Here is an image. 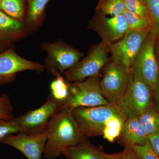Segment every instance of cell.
<instances>
[{
	"instance_id": "obj_33",
	"label": "cell",
	"mask_w": 159,
	"mask_h": 159,
	"mask_svg": "<svg viewBox=\"0 0 159 159\" xmlns=\"http://www.w3.org/2000/svg\"><path fill=\"white\" fill-rule=\"evenodd\" d=\"M126 145V148L125 149V155H126L125 159H130V147L128 145Z\"/></svg>"
},
{
	"instance_id": "obj_21",
	"label": "cell",
	"mask_w": 159,
	"mask_h": 159,
	"mask_svg": "<svg viewBox=\"0 0 159 159\" xmlns=\"http://www.w3.org/2000/svg\"><path fill=\"white\" fill-rule=\"evenodd\" d=\"M96 10L105 16H115L122 14L125 11L124 0H100Z\"/></svg>"
},
{
	"instance_id": "obj_23",
	"label": "cell",
	"mask_w": 159,
	"mask_h": 159,
	"mask_svg": "<svg viewBox=\"0 0 159 159\" xmlns=\"http://www.w3.org/2000/svg\"><path fill=\"white\" fill-rule=\"evenodd\" d=\"M145 4L148 14L152 30L159 36V0H142Z\"/></svg>"
},
{
	"instance_id": "obj_16",
	"label": "cell",
	"mask_w": 159,
	"mask_h": 159,
	"mask_svg": "<svg viewBox=\"0 0 159 159\" xmlns=\"http://www.w3.org/2000/svg\"><path fill=\"white\" fill-rule=\"evenodd\" d=\"M87 138L67 148L63 155L67 159H106L107 154L92 145Z\"/></svg>"
},
{
	"instance_id": "obj_24",
	"label": "cell",
	"mask_w": 159,
	"mask_h": 159,
	"mask_svg": "<svg viewBox=\"0 0 159 159\" xmlns=\"http://www.w3.org/2000/svg\"><path fill=\"white\" fill-rule=\"evenodd\" d=\"M124 3L125 11L148 17L147 7L142 0H124Z\"/></svg>"
},
{
	"instance_id": "obj_1",
	"label": "cell",
	"mask_w": 159,
	"mask_h": 159,
	"mask_svg": "<svg viewBox=\"0 0 159 159\" xmlns=\"http://www.w3.org/2000/svg\"><path fill=\"white\" fill-rule=\"evenodd\" d=\"M44 157L55 159L67 148L76 145L85 137L74 118L72 111L62 107L51 118L48 129Z\"/></svg>"
},
{
	"instance_id": "obj_29",
	"label": "cell",
	"mask_w": 159,
	"mask_h": 159,
	"mask_svg": "<svg viewBox=\"0 0 159 159\" xmlns=\"http://www.w3.org/2000/svg\"><path fill=\"white\" fill-rule=\"evenodd\" d=\"M148 141L152 148L159 156V133L148 136Z\"/></svg>"
},
{
	"instance_id": "obj_26",
	"label": "cell",
	"mask_w": 159,
	"mask_h": 159,
	"mask_svg": "<svg viewBox=\"0 0 159 159\" xmlns=\"http://www.w3.org/2000/svg\"><path fill=\"white\" fill-rule=\"evenodd\" d=\"M14 108L7 94L0 96V119L11 120L14 119Z\"/></svg>"
},
{
	"instance_id": "obj_31",
	"label": "cell",
	"mask_w": 159,
	"mask_h": 159,
	"mask_svg": "<svg viewBox=\"0 0 159 159\" xmlns=\"http://www.w3.org/2000/svg\"><path fill=\"white\" fill-rule=\"evenodd\" d=\"M125 150L120 153L113 154H107L106 159H125Z\"/></svg>"
},
{
	"instance_id": "obj_12",
	"label": "cell",
	"mask_w": 159,
	"mask_h": 159,
	"mask_svg": "<svg viewBox=\"0 0 159 159\" xmlns=\"http://www.w3.org/2000/svg\"><path fill=\"white\" fill-rule=\"evenodd\" d=\"M48 130L38 133H18L10 135L0 142L11 146L24 155L28 159H41L48 139Z\"/></svg>"
},
{
	"instance_id": "obj_32",
	"label": "cell",
	"mask_w": 159,
	"mask_h": 159,
	"mask_svg": "<svg viewBox=\"0 0 159 159\" xmlns=\"http://www.w3.org/2000/svg\"><path fill=\"white\" fill-rule=\"evenodd\" d=\"M130 159H141L135 152L133 148L130 147Z\"/></svg>"
},
{
	"instance_id": "obj_30",
	"label": "cell",
	"mask_w": 159,
	"mask_h": 159,
	"mask_svg": "<svg viewBox=\"0 0 159 159\" xmlns=\"http://www.w3.org/2000/svg\"><path fill=\"white\" fill-rule=\"evenodd\" d=\"M153 104L159 113V75L156 84L153 89Z\"/></svg>"
},
{
	"instance_id": "obj_20",
	"label": "cell",
	"mask_w": 159,
	"mask_h": 159,
	"mask_svg": "<svg viewBox=\"0 0 159 159\" xmlns=\"http://www.w3.org/2000/svg\"><path fill=\"white\" fill-rule=\"evenodd\" d=\"M24 0H0V10L15 19L25 22Z\"/></svg>"
},
{
	"instance_id": "obj_15",
	"label": "cell",
	"mask_w": 159,
	"mask_h": 159,
	"mask_svg": "<svg viewBox=\"0 0 159 159\" xmlns=\"http://www.w3.org/2000/svg\"><path fill=\"white\" fill-rule=\"evenodd\" d=\"M148 137L138 117H126L119 137L125 145L133 147L144 145L148 142Z\"/></svg>"
},
{
	"instance_id": "obj_5",
	"label": "cell",
	"mask_w": 159,
	"mask_h": 159,
	"mask_svg": "<svg viewBox=\"0 0 159 159\" xmlns=\"http://www.w3.org/2000/svg\"><path fill=\"white\" fill-rule=\"evenodd\" d=\"M151 26L141 30H129L122 38L107 46L112 62L130 71L142 44L151 31Z\"/></svg>"
},
{
	"instance_id": "obj_2",
	"label": "cell",
	"mask_w": 159,
	"mask_h": 159,
	"mask_svg": "<svg viewBox=\"0 0 159 159\" xmlns=\"http://www.w3.org/2000/svg\"><path fill=\"white\" fill-rule=\"evenodd\" d=\"M72 111L80 130L87 137L102 135L110 118L125 116L119 106L111 103L95 107H79Z\"/></svg>"
},
{
	"instance_id": "obj_8",
	"label": "cell",
	"mask_w": 159,
	"mask_h": 159,
	"mask_svg": "<svg viewBox=\"0 0 159 159\" xmlns=\"http://www.w3.org/2000/svg\"><path fill=\"white\" fill-rule=\"evenodd\" d=\"M153 105L152 89L142 80L130 74L127 90L120 106L126 117H139Z\"/></svg>"
},
{
	"instance_id": "obj_17",
	"label": "cell",
	"mask_w": 159,
	"mask_h": 159,
	"mask_svg": "<svg viewBox=\"0 0 159 159\" xmlns=\"http://www.w3.org/2000/svg\"><path fill=\"white\" fill-rule=\"evenodd\" d=\"M28 4L25 22L28 31L37 29L41 25L45 10L50 0H27Z\"/></svg>"
},
{
	"instance_id": "obj_13",
	"label": "cell",
	"mask_w": 159,
	"mask_h": 159,
	"mask_svg": "<svg viewBox=\"0 0 159 159\" xmlns=\"http://www.w3.org/2000/svg\"><path fill=\"white\" fill-rule=\"evenodd\" d=\"M90 25L99 34L102 42L107 46L121 39L129 30L122 14L107 17L98 12Z\"/></svg>"
},
{
	"instance_id": "obj_6",
	"label": "cell",
	"mask_w": 159,
	"mask_h": 159,
	"mask_svg": "<svg viewBox=\"0 0 159 159\" xmlns=\"http://www.w3.org/2000/svg\"><path fill=\"white\" fill-rule=\"evenodd\" d=\"M104 74L99 80L103 97L111 104L120 107L129 82L130 71L113 62L105 66Z\"/></svg>"
},
{
	"instance_id": "obj_19",
	"label": "cell",
	"mask_w": 159,
	"mask_h": 159,
	"mask_svg": "<svg viewBox=\"0 0 159 159\" xmlns=\"http://www.w3.org/2000/svg\"><path fill=\"white\" fill-rule=\"evenodd\" d=\"M138 118L148 136L159 133V113L153 104Z\"/></svg>"
},
{
	"instance_id": "obj_14",
	"label": "cell",
	"mask_w": 159,
	"mask_h": 159,
	"mask_svg": "<svg viewBox=\"0 0 159 159\" xmlns=\"http://www.w3.org/2000/svg\"><path fill=\"white\" fill-rule=\"evenodd\" d=\"M28 31L25 22L12 18L0 10V52L11 48Z\"/></svg>"
},
{
	"instance_id": "obj_4",
	"label": "cell",
	"mask_w": 159,
	"mask_h": 159,
	"mask_svg": "<svg viewBox=\"0 0 159 159\" xmlns=\"http://www.w3.org/2000/svg\"><path fill=\"white\" fill-rule=\"evenodd\" d=\"M99 76L70 84V94L62 107L72 111L79 107H90L109 104L102 96Z\"/></svg>"
},
{
	"instance_id": "obj_10",
	"label": "cell",
	"mask_w": 159,
	"mask_h": 159,
	"mask_svg": "<svg viewBox=\"0 0 159 159\" xmlns=\"http://www.w3.org/2000/svg\"><path fill=\"white\" fill-rule=\"evenodd\" d=\"M61 107L62 104L49 95L46 102L39 108L15 118L20 129V133L29 134L47 130L51 118Z\"/></svg>"
},
{
	"instance_id": "obj_28",
	"label": "cell",
	"mask_w": 159,
	"mask_h": 159,
	"mask_svg": "<svg viewBox=\"0 0 159 159\" xmlns=\"http://www.w3.org/2000/svg\"><path fill=\"white\" fill-rule=\"evenodd\" d=\"M122 129L105 127L102 133L103 138L110 142H113L116 139L120 136Z\"/></svg>"
},
{
	"instance_id": "obj_18",
	"label": "cell",
	"mask_w": 159,
	"mask_h": 159,
	"mask_svg": "<svg viewBox=\"0 0 159 159\" xmlns=\"http://www.w3.org/2000/svg\"><path fill=\"white\" fill-rule=\"evenodd\" d=\"M55 77L56 78L50 84V96L57 102H60L62 106L68 98L70 84L62 74H58Z\"/></svg>"
},
{
	"instance_id": "obj_34",
	"label": "cell",
	"mask_w": 159,
	"mask_h": 159,
	"mask_svg": "<svg viewBox=\"0 0 159 159\" xmlns=\"http://www.w3.org/2000/svg\"><path fill=\"white\" fill-rule=\"evenodd\" d=\"M155 51H156V52H157V53L158 54L159 57V43L158 44L157 47V48H156V50L155 49Z\"/></svg>"
},
{
	"instance_id": "obj_11",
	"label": "cell",
	"mask_w": 159,
	"mask_h": 159,
	"mask_svg": "<svg viewBox=\"0 0 159 159\" xmlns=\"http://www.w3.org/2000/svg\"><path fill=\"white\" fill-rule=\"evenodd\" d=\"M44 66L23 58L15 51L13 47L0 52V85L14 81L16 74L23 71H34L41 73Z\"/></svg>"
},
{
	"instance_id": "obj_7",
	"label": "cell",
	"mask_w": 159,
	"mask_h": 159,
	"mask_svg": "<svg viewBox=\"0 0 159 159\" xmlns=\"http://www.w3.org/2000/svg\"><path fill=\"white\" fill-rule=\"evenodd\" d=\"M47 52L44 67L54 76L62 74L79 62L83 53L63 42L44 43L41 46Z\"/></svg>"
},
{
	"instance_id": "obj_3",
	"label": "cell",
	"mask_w": 159,
	"mask_h": 159,
	"mask_svg": "<svg viewBox=\"0 0 159 159\" xmlns=\"http://www.w3.org/2000/svg\"><path fill=\"white\" fill-rule=\"evenodd\" d=\"M157 34L151 30L142 44L130 69L133 77L142 80L152 89L156 84L159 75V63L156 55Z\"/></svg>"
},
{
	"instance_id": "obj_22",
	"label": "cell",
	"mask_w": 159,
	"mask_h": 159,
	"mask_svg": "<svg viewBox=\"0 0 159 159\" xmlns=\"http://www.w3.org/2000/svg\"><path fill=\"white\" fill-rule=\"evenodd\" d=\"M122 15L125 18L129 30L139 31L151 26L148 17L139 16L125 11Z\"/></svg>"
},
{
	"instance_id": "obj_9",
	"label": "cell",
	"mask_w": 159,
	"mask_h": 159,
	"mask_svg": "<svg viewBox=\"0 0 159 159\" xmlns=\"http://www.w3.org/2000/svg\"><path fill=\"white\" fill-rule=\"evenodd\" d=\"M107 46L102 42L94 47L88 55L64 73L68 82L82 81L90 77L99 76L103 67L108 63Z\"/></svg>"
},
{
	"instance_id": "obj_27",
	"label": "cell",
	"mask_w": 159,
	"mask_h": 159,
	"mask_svg": "<svg viewBox=\"0 0 159 159\" xmlns=\"http://www.w3.org/2000/svg\"><path fill=\"white\" fill-rule=\"evenodd\" d=\"M131 147L141 159H159V156L152 148L148 141L144 145Z\"/></svg>"
},
{
	"instance_id": "obj_25",
	"label": "cell",
	"mask_w": 159,
	"mask_h": 159,
	"mask_svg": "<svg viewBox=\"0 0 159 159\" xmlns=\"http://www.w3.org/2000/svg\"><path fill=\"white\" fill-rule=\"evenodd\" d=\"M20 133V129L14 119H0V141L6 137Z\"/></svg>"
}]
</instances>
